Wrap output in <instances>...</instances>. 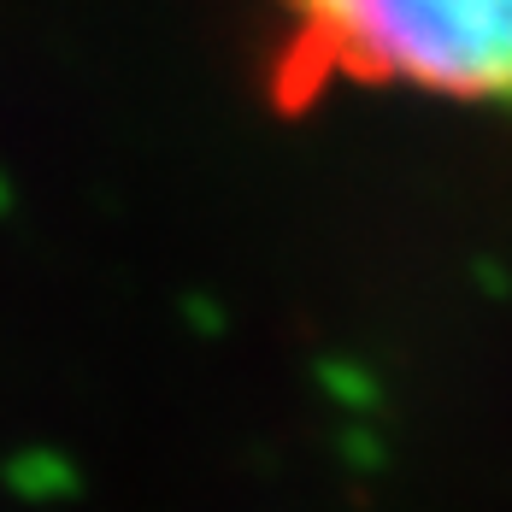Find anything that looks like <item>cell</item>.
Wrapping results in <instances>:
<instances>
[{
	"mask_svg": "<svg viewBox=\"0 0 512 512\" xmlns=\"http://www.w3.org/2000/svg\"><path fill=\"white\" fill-rule=\"evenodd\" d=\"M307 71L448 106H512V0H277Z\"/></svg>",
	"mask_w": 512,
	"mask_h": 512,
	"instance_id": "obj_1",
	"label": "cell"
}]
</instances>
